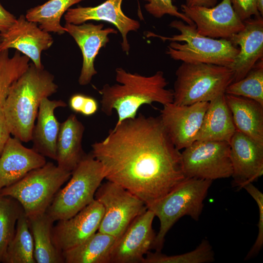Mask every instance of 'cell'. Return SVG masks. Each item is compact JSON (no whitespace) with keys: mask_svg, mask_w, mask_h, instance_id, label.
<instances>
[{"mask_svg":"<svg viewBox=\"0 0 263 263\" xmlns=\"http://www.w3.org/2000/svg\"><path fill=\"white\" fill-rule=\"evenodd\" d=\"M91 146L105 179L138 197L147 207L186 178L181 152L159 116L139 113L115 125L103 140Z\"/></svg>","mask_w":263,"mask_h":263,"instance_id":"6da1fadb","label":"cell"},{"mask_svg":"<svg viewBox=\"0 0 263 263\" xmlns=\"http://www.w3.org/2000/svg\"><path fill=\"white\" fill-rule=\"evenodd\" d=\"M115 80L119 84H106L99 91L102 112L108 116L113 110L117 113L115 125L135 118L142 105L156 102L164 106L173 102V91L166 89L168 83L162 71L144 76L120 67L115 69Z\"/></svg>","mask_w":263,"mask_h":263,"instance_id":"7a4b0ae2","label":"cell"},{"mask_svg":"<svg viewBox=\"0 0 263 263\" xmlns=\"http://www.w3.org/2000/svg\"><path fill=\"white\" fill-rule=\"evenodd\" d=\"M54 76L43 68L30 63L27 70L10 88L2 105L11 134L22 142L31 141L42 99L57 92Z\"/></svg>","mask_w":263,"mask_h":263,"instance_id":"3957f363","label":"cell"},{"mask_svg":"<svg viewBox=\"0 0 263 263\" xmlns=\"http://www.w3.org/2000/svg\"><path fill=\"white\" fill-rule=\"evenodd\" d=\"M169 26L179 34L164 37L148 32V37H155L170 41L166 54L175 60L200 62L229 67L239 52L230 40L215 39L200 35L195 24L189 25L180 20L171 21Z\"/></svg>","mask_w":263,"mask_h":263,"instance_id":"277c9868","label":"cell"},{"mask_svg":"<svg viewBox=\"0 0 263 263\" xmlns=\"http://www.w3.org/2000/svg\"><path fill=\"white\" fill-rule=\"evenodd\" d=\"M212 181L186 177L172 190L147 207L160 222L154 248L161 251L165 237L181 217L188 216L198 221Z\"/></svg>","mask_w":263,"mask_h":263,"instance_id":"5b68a950","label":"cell"},{"mask_svg":"<svg viewBox=\"0 0 263 263\" xmlns=\"http://www.w3.org/2000/svg\"><path fill=\"white\" fill-rule=\"evenodd\" d=\"M175 75L173 103L181 105L209 102L233 82L229 67L205 63L182 62Z\"/></svg>","mask_w":263,"mask_h":263,"instance_id":"8992f818","label":"cell"},{"mask_svg":"<svg viewBox=\"0 0 263 263\" xmlns=\"http://www.w3.org/2000/svg\"><path fill=\"white\" fill-rule=\"evenodd\" d=\"M71 173L52 162H46L1 189L0 195L18 201L28 220H31L46 213L55 195L70 178Z\"/></svg>","mask_w":263,"mask_h":263,"instance_id":"52a82bcc","label":"cell"},{"mask_svg":"<svg viewBox=\"0 0 263 263\" xmlns=\"http://www.w3.org/2000/svg\"><path fill=\"white\" fill-rule=\"evenodd\" d=\"M71 176L67 184L56 193L46 212L54 222L73 217L93 202L105 179L101 163L91 152L86 154Z\"/></svg>","mask_w":263,"mask_h":263,"instance_id":"ba28073f","label":"cell"},{"mask_svg":"<svg viewBox=\"0 0 263 263\" xmlns=\"http://www.w3.org/2000/svg\"><path fill=\"white\" fill-rule=\"evenodd\" d=\"M94 199L103 206L104 210L97 231L116 239L136 217L148 209L145 203L138 197L109 181L100 185Z\"/></svg>","mask_w":263,"mask_h":263,"instance_id":"9c48e42d","label":"cell"},{"mask_svg":"<svg viewBox=\"0 0 263 263\" xmlns=\"http://www.w3.org/2000/svg\"><path fill=\"white\" fill-rule=\"evenodd\" d=\"M181 152L186 177L213 180L231 177L233 172L229 143L195 141Z\"/></svg>","mask_w":263,"mask_h":263,"instance_id":"30bf717a","label":"cell"},{"mask_svg":"<svg viewBox=\"0 0 263 263\" xmlns=\"http://www.w3.org/2000/svg\"><path fill=\"white\" fill-rule=\"evenodd\" d=\"M154 217L149 209L136 217L116 239L109 263H143L144 256L154 248L156 235L152 225Z\"/></svg>","mask_w":263,"mask_h":263,"instance_id":"8fae6325","label":"cell"},{"mask_svg":"<svg viewBox=\"0 0 263 263\" xmlns=\"http://www.w3.org/2000/svg\"><path fill=\"white\" fill-rule=\"evenodd\" d=\"M181 10L196 26L201 35L212 38L229 39L244 27L234 11L230 0H223L215 6H187L181 5Z\"/></svg>","mask_w":263,"mask_h":263,"instance_id":"7c38bea8","label":"cell"},{"mask_svg":"<svg viewBox=\"0 0 263 263\" xmlns=\"http://www.w3.org/2000/svg\"><path fill=\"white\" fill-rule=\"evenodd\" d=\"M209 102L163 106L159 117L172 142L180 150L196 141Z\"/></svg>","mask_w":263,"mask_h":263,"instance_id":"4fadbf2b","label":"cell"},{"mask_svg":"<svg viewBox=\"0 0 263 263\" xmlns=\"http://www.w3.org/2000/svg\"><path fill=\"white\" fill-rule=\"evenodd\" d=\"M95 199L73 217L60 220L52 230L53 243L61 253L81 244L98 230L104 215Z\"/></svg>","mask_w":263,"mask_h":263,"instance_id":"5bb4252c","label":"cell"},{"mask_svg":"<svg viewBox=\"0 0 263 263\" xmlns=\"http://www.w3.org/2000/svg\"><path fill=\"white\" fill-rule=\"evenodd\" d=\"M0 51L16 49L31 59L38 68H43L41 62L42 51L54 42L51 34L41 29L35 22L21 15L5 32L0 33Z\"/></svg>","mask_w":263,"mask_h":263,"instance_id":"9a60e30c","label":"cell"},{"mask_svg":"<svg viewBox=\"0 0 263 263\" xmlns=\"http://www.w3.org/2000/svg\"><path fill=\"white\" fill-rule=\"evenodd\" d=\"M233 172L232 184L239 189L263 174V147L236 131L229 142Z\"/></svg>","mask_w":263,"mask_h":263,"instance_id":"2e32d148","label":"cell"},{"mask_svg":"<svg viewBox=\"0 0 263 263\" xmlns=\"http://www.w3.org/2000/svg\"><path fill=\"white\" fill-rule=\"evenodd\" d=\"M123 0H107L94 7L69 8L64 15L66 22L81 24L89 20L104 21L113 24L120 32L122 37L123 51L128 54L130 44L127 35L131 31H137L140 26L139 22L127 17L123 12Z\"/></svg>","mask_w":263,"mask_h":263,"instance_id":"e0dca14e","label":"cell"},{"mask_svg":"<svg viewBox=\"0 0 263 263\" xmlns=\"http://www.w3.org/2000/svg\"><path fill=\"white\" fill-rule=\"evenodd\" d=\"M64 27L81 50L83 63L78 83L80 85H86L97 74L94 61L99 51L109 41V35L117 34V31L110 27L103 29L102 23L85 22L76 25L66 22Z\"/></svg>","mask_w":263,"mask_h":263,"instance_id":"ac0fdd59","label":"cell"},{"mask_svg":"<svg viewBox=\"0 0 263 263\" xmlns=\"http://www.w3.org/2000/svg\"><path fill=\"white\" fill-rule=\"evenodd\" d=\"M244 23V28L229 39L234 45L240 46L238 54L228 67L233 74V82L243 78L263 56V17L251 18Z\"/></svg>","mask_w":263,"mask_h":263,"instance_id":"d6986e66","label":"cell"},{"mask_svg":"<svg viewBox=\"0 0 263 263\" xmlns=\"http://www.w3.org/2000/svg\"><path fill=\"white\" fill-rule=\"evenodd\" d=\"M21 142L10 136L0 154V190L46 163L44 156L25 147Z\"/></svg>","mask_w":263,"mask_h":263,"instance_id":"ffe728a7","label":"cell"},{"mask_svg":"<svg viewBox=\"0 0 263 263\" xmlns=\"http://www.w3.org/2000/svg\"><path fill=\"white\" fill-rule=\"evenodd\" d=\"M62 100H50L43 98L40 104L34 125L32 139V149L43 156L56 160V144L60 123L55 115V110L59 107H66Z\"/></svg>","mask_w":263,"mask_h":263,"instance_id":"44dd1931","label":"cell"},{"mask_svg":"<svg viewBox=\"0 0 263 263\" xmlns=\"http://www.w3.org/2000/svg\"><path fill=\"white\" fill-rule=\"evenodd\" d=\"M84 130L83 124L74 114L60 123L56 144L58 167L72 172L86 155L82 147Z\"/></svg>","mask_w":263,"mask_h":263,"instance_id":"7402d4cb","label":"cell"},{"mask_svg":"<svg viewBox=\"0 0 263 263\" xmlns=\"http://www.w3.org/2000/svg\"><path fill=\"white\" fill-rule=\"evenodd\" d=\"M225 96L236 130L263 147V105L243 96Z\"/></svg>","mask_w":263,"mask_h":263,"instance_id":"603a6c76","label":"cell"},{"mask_svg":"<svg viewBox=\"0 0 263 263\" xmlns=\"http://www.w3.org/2000/svg\"><path fill=\"white\" fill-rule=\"evenodd\" d=\"M236 131L225 93H223L209 102L196 141L229 143Z\"/></svg>","mask_w":263,"mask_h":263,"instance_id":"cb8c5ba5","label":"cell"},{"mask_svg":"<svg viewBox=\"0 0 263 263\" xmlns=\"http://www.w3.org/2000/svg\"><path fill=\"white\" fill-rule=\"evenodd\" d=\"M116 238L96 232L78 245L62 252L64 263H109Z\"/></svg>","mask_w":263,"mask_h":263,"instance_id":"d4e9b609","label":"cell"},{"mask_svg":"<svg viewBox=\"0 0 263 263\" xmlns=\"http://www.w3.org/2000/svg\"><path fill=\"white\" fill-rule=\"evenodd\" d=\"M34 243V258L38 263H64L52 238L54 220L46 213L28 220Z\"/></svg>","mask_w":263,"mask_h":263,"instance_id":"484cf974","label":"cell"},{"mask_svg":"<svg viewBox=\"0 0 263 263\" xmlns=\"http://www.w3.org/2000/svg\"><path fill=\"white\" fill-rule=\"evenodd\" d=\"M84 0H49L27 10L26 19L37 23L43 30L59 35L67 33L60 20L70 7Z\"/></svg>","mask_w":263,"mask_h":263,"instance_id":"4316f807","label":"cell"},{"mask_svg":"<svg viewBox=\"0 0 263 263\" xmlns=\"http://www.w3.org/2000/svg\"><path fill=\"white\" fill-rule=\"evenodd\" d=\"M2 263H36L34 243L28 219L23 211L19 218L14 236Z\"/></svg>","mask_w":263,"mask_h":263,"instance_id":"83f0119b","label":"cell"},{"mask_svg":"<svg viewBox=\"0 0 263 263\" xmlns=\"http://www.w3.org/2000/svg\"><path fill=\"white\" fill-rule=\"evenodd\" d=\"M30 58L16 51L10 57L9 50L0 51V106H2L12 84L27 70Z\"/></svg>","mask_w":263,"mask_h":263,"instance_id":"f1b7e54d","label":"cell"},{"mask_svg":"<svg viewBox=\"0 0 263 263\" xmlns=\"http://www.w3.org/2000/svg\"><path fill=\"white\" fill-rule=\"evenodd\" d=\"M23 211L16 199L0 195V263L14 236L18 220Z\"/></svg>","mask_w":263,"mask_h":263,"instance_id":"f546056e","label":"cell"},{"mask_svg":"<svg viewBox=\"0 0 263 263\" xmlns=\"http://www.w3.org/2000/svg\"><path fill=\"white\" fill-rule=\"evenodd\" d=\"M225 94L254 100L263 105V61L259 60L242 79L231 83Z\"/></svg>","mask_w":263,"mask_h":263,"instance_id":"4dcf8cb0","label":"cell"},{"mask_svg":"<svg viewBox=\"0 0 263 263\" xmlns=\"http://www.w3.org/2000/svg\"><path fill=\"white\" fill-rule=\"evenodd\" d=\"M214 260L212 247L208 240L204 239L195 249L182 254L168 256L161 251L149 252L143 263H208Z\"/></svg>","mask_w":263,"mask_h":263,"instance_id":"1f68e13d","label":"cell"},{"mask_svg":"<svg viewBox=\"0 0 263 263\" xmlns=\"http://www.w3.org/2000/svg\"><path fill=\"white\" fill-rule=\"evenodd\" d=\"M243 188L251 195L256 202L259 208V222L258 235L256 240L249 251L245 257L248 260L257 255L263 246V193L253 183H249Z\"/></svg>","mask_w":263,"mask_h":263,"instance_id":"d6a6232c","label":"cell"},{"mask_svg":"<svg viewBox=\"0 0 263 263\" xmlns=\"http://www.w3.org/2000/svg\"><path fill=\"white\" fill-rule=\"evenodd\" d=\"M148 2L145 5L146 11L156 18H161L165 15L174 16L189 25L193 22L184 13L178 11V8L172 3L174 0H145Z\"/></svg>","mask_w":263,"mask_h":263,"instance_id":"836d02e7","label":"cell"},{"mask_svg":"<svg viewBox=\"0 0 263 263\" xmlns=\"http://www.w3.org/2000/svg\"><path fill=\"white\" fill-rule=\"evenodd\" d=\"M230 2L234 11L243 21L253 16H261L257 8L256 0H230Z\"/></svg>","mask_w":263,"mask_h":263,"instance_id":"e575fe53","label":"cell"},{"mask_svg":"<svg viewBox=\"0 0 263 263\" xmlns=\"http://www.w3.org/2000/svg\"><path fill=\"white\" fill-rule=\"evenodd\" d=\"M11 134L4 116L2 106H0V154L11 136Z\"/></svg>","mask_w":263,"mask_h":263,"instance_id":"d590c367","label":"cell"},{"mask_svg":"<svg viewBox=\"0 0 263 263\" xmlns=\"http://www.w3.org/2000/svg\"><path fill=\"white\" fill-rule=\"evenodd\" d=\"M16 19V17L7 11L0 3V33L7 31Z\"/></svg>","mask_w":263,"mask_h":263,"instance_id":"8d00e7d4","label":"cell"},{"mask_svg":"<svg viewBox=\"0 0 263 263\" xmlns=\"http://www.w3.org/2000/svg\"><path fill=\"white\" fill-rule=\"evenodd\" d=\"M98 108L99 105L97 101L93 97L87 95L80 113L85 116H90L95 114Z\"/></svg>","mask_w":263,"mask_h":263,"instance_id":"74e56055","label":"cell"},{"mask_svg":"<svg viewBox=\"0 0 263 263\" xmlns=\"http://www.w3.org/2000/svg\"><path fill=\"white\" fill-rule=\"evenodd\" d=\"M87 95L82 94H75L70 97L69 106L75 113H81L84 105Z\"/></svg>","mask_w":263,"mask_h":263,"instance_id":"f35d334b","label":"cell"},{"mask_svg":"<svg viewBox=\"0 0 263 263\" xmlns=\"http://www.w3.org/2000/svg\"><path fill=\"white\" fill-rule=\"evenodd\" d=\"M187 6H205L211 7L217 3V0H185Z\"/></svg>","mask_w":263,"mask_h":263,"instance_id":"ab89813d","label":"cell"},{"mask_svg":"<svg viewBox=\"0 0 263 263\" xmlns=\"http://www.w3.org/2000/svg\"><path fill=\"white\" fill-rule=\"evenodd\" d=\"M256 6L260 15H263V0H256Z\"/></svg>","mask_w":263,"mask_h":263,"instance_id":"60d3db41","label":"cell"},{"mask_svg":"<svg viewBox=\"0 0 263 263\" xmlns=\"http://www.w3.org/2000/svg\"></svg>","mask_w":263,"mask_h":263,"instance_id":"b9f144b4","label":"cell"}]
</instances>
